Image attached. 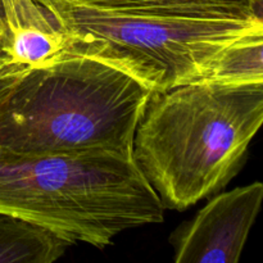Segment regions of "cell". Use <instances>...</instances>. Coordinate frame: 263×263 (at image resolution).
I'll return each mask as SVG.
<instances>
[{"instance_id": "6da1fadb", "label": "cell", "mask_w": 263, "mask_h": 263, "mask_svg": "<svg viewBox=\"0 0 263 263\" xmlns=\"http://www.w3.org/2000/svg\"><path fill=\"white\" fill-rule=\"evenodd\" d=\"M263 126V81L199 80L153 91L133 154L164 208L186 210L240 170Z\"/></svg>"}, {"instance_id": "7a4b0ae2", "label": "cell", "mask_w": 263, "mask_h": 263, "mask_svg": "<svg viewBox=\"0 0 263 263\" xmlns=\"http://www.w3.org/2000/svg\"><path fill=\"white\" fill-rule=\"evenodd\" d=\"M152 90L102 61L67 54L0 69V148L23 156L109 151L133 154Z\"/></svg>"}, {"instance_id": "3957f363", "label": "cell", "mask_w": 263, "mask_h": 263, "mask_svg": "<svg viewBox=\"0 0 263 263\" xmlns=\"http://www.w3.org/2000/svg\"><path fill=\"white\" fill-rule=\"evenodd\" d=\"M164 205L134 159L109 151L23 156L0 148V215L97 248L163 221Z\"/></svg>"}, {"instance_id": "277c9868", "label": "cell", "mask_w": 263, "mask_h": 263, "mask_svg": "<svg viewBox=\"0 0 263 263\" xmlns=\"http://www.w3.org/2000/svg\"><path fill=\"white\" fill-rule=\"evenodd\" d=\"M66 30L69 53L116 67L152 91L199 81L217 54L254 22L125 15L40 0Z\"/></svg>"}, {"instance_id": "5b68a950", "label": "cell", "mask_w": 263, "mask_h": 263, "mask_svg": "<svg viewBox=\"0 0 263 263\" xmlns=\"http://www.w3.org/2000/svg\"><path fill=\"white\" fill-rule=\"evenodd\" d=\"M257 181L216 195L176 235L177 263H236L261 211Z\"/></svg>"}, {"instance_id": "8992f818", "label": "cell", "mask_w": 263, "mask_h": 263, "mask_svg": "<svg viewBox=\"0 0 263 263\" xmlns=\"http://www.w3.org/2000/svg\"><path fill=\"white\" fill-rule=\"evenodd\" d=\"M69 53L58 18L40 0H0V69L50 63Z\"/></svg>"}, {"instance_id": "52a82bcc", "label": "cell", "mask_w": 263, "mask_h": 263, "mask_svg": "<svg viewBox=\"0 0 263 263\" xmlns=\"http://www.w3.org/2000/svg\"><path fill=\"white\" fill-rule=\"evenodd\" d=\"M125 15L254 22L252 0H66Z\"/></svg>"}, {"instance_id": "ba28073f", "label": "cell", "mask_w": 263, "mask_h": 263, "mask_svg": "<svg viewBox=\"0 0 263 263\" xmlns=\"http://www.w3.org/2000/svg\"><path fill=\"white\" fill-rule=\"evenodd\" d=\"M0 216V263H51L71 246L48 229L13 216Z\"/></svg>"}, {"instance_id": "9c48e42d", "label": "cell", "mask_w": 263, "mask_h": 263, "mask_svg": "<svg viewBox=\"0 0 263 263\" xmlns=\"http://www.w3.org/2000/svg\"><path fill=\"white\" fill-rule=\"evenodd\" d=\"M202 80L263 81V23H252L213 59Z\"/></svg>"}, {"instance_id": "30bf717a", "label": "cell", "mask_w": 263, "mask_h": 263, "mask_svg": "<svg viewBox=\"0 0 263 263\" xmlns=\"http://www.w3.org/2000/svg\"><path fill=\"white\" fill-rule=\"evenodd\" d=\"M252 17L256 23H263V0H252Z\"/></svg>"}]
</instances>
